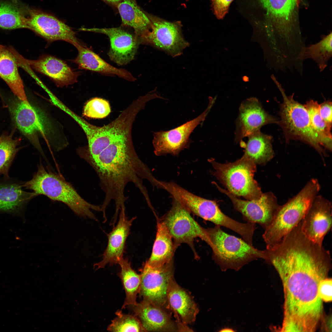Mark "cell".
Returning <instances> with one entry per match:
<instances>
[{"mask_svg": "<svg viewBox=\"0 0 332 332\" xmlns=\"http://www.w3.org/2000/svg\"><path fill=\"white\" fill-rule=\"evenodd\" d=\"M332 34L330 32L322 38L317 43L306 46L303 58L312 59L317 65L320 72L327 66L328 61L332 56Z\"/></svg>", "mask_w": 332, "mask_h": 332, "instance_id": "1f68e13d", "label": "cell"}, {"mask_svg": "<svg viewBox=\"0 0 332 332\" xmlns=\"http://www.w3.org/2000/svg\"><path fill=\"white\" fill-rule=\"evenodd\" d=\"M134 316L146 331H174L176 329L170 316L162 308L143 300L132 306Z\"/></svg>", "mask_w": 332, "mask_h": 332, "instance_id": "7402d4cb", "label": "cell"}, {"mask_svg": "<svg viewBox=\"0 0 332 332\" xmlns=\"http://www.w3.org/2000/svg\"><path fill=\"white\" fill-rule=\"evenodd\" d=\"M271 77L283 98L279 112L280 119L278 123L282 128L286 138L307 143L313 147L323 159V156L327 154L312 128L308 113L304 105L294 100L293 94L287 96L275 76L273 75Z\"/></svg>", "mask_w": 332, "mask_h": 332, "instance_id": "8992f818", "label": "cell"}, {"mask_svg": "<svg viewBox=\"0 0 332 332\" xmlns=\"http://www.w3.org/2000/svg\"><path fill=\"white\" fill-rule=\"evenodd\" d=\"M161 220L171 236L176 248L181 243H187L197 258L198 256L195 250L194 241L199 238L213 249V245L205 228L195 220L189 210L177 200L173 198L170 209Z\"/></svg>", "mask_w": 332, "mask_h": 332, "instance_id": "ba28073f", "label": "cell"}, {"mask_svg": "<svg viewBox=\"0 0 332 332\" xmlns=\"http://www.w3.org/2000/svg\"><path fill=\"white\" fill-rule=\"evenodd\" d=\"M111 111L110 106L108 101L101 98L95 97L86 103L83 114L89 118L102 119L108 116Z\"/></svg>", "mask_w": 332, "mask_h": 332, "instance_id": "e575fe53", "label": "cell"}, {"mask_svg": "<svg viewBox=\"0 0 332 332\" xmlns=\"http://www.w3.org/2000/svg\"><path fill=\"white\" fill-rule=\"evenodd\" d=\"M22 187L32 190L36 196L44 195L67 205L76 214L97 221L91 210L101 211V206L91 204L83 199L73 187L59 176L40 165L32 179L22 184Z\"/></svg>", "mask_w": 332, "mask_h": 332, "instance_id": "277c9868", "label": "cell"}, {"mask_svg": "<svg viewBox=\"0 0 332 332\" xmlns=\"http://www.w3.org/2000/svg\"><path fill=\"white\" fill-rule=\"evenodd\" d=\"M278 121L264 109L257 98L247 99L242 102L239 107L236 122L235 140L239 142L260 130L263 126L278 123Z\"/></svg>", "mask_w": 332, "mask_h": 332, "instance_id": "ac0fdd59", "label": "cell"}, {"mask_svg": "<svg viewBox=\"0 0 332 332\" xmlns=\"http://www.w3.org/2000/svg\"><path fill=\"white\" fill-rule=\"evenodd\" d=\"M125 208L120 210L118 223L108 235V243L101 261L94 265L96 269L104 268L108 264L112 265L118 264L123 258L126 239L130 227L136 217L129 220L126 216Z\"/></svg>", "mask_w": 332, "mask_h": 332, "instance_id": "ffe728a7", "label": "cell"}, {"mask_svg": "<svg viewBox=\"0 0 332 332\" xmlns=\"http://www.w3.org/2000/svg\"><path fill=\"white\" fill-rule=\"evenodd\" d=\"M7 180L0 182V213L18 214L36 196L23 191L22 184Z\"/></svg>", "mask_w": 332, "mask_h": 332, "instance_id": "d4e9b609", "label": "cell"}, {"mask_svg": "<svg viewBox=\"0 0 332 332\" xmlns=\"http://www.w3.org/2000/svg\"><path fill=\"white\" fill-rule=\"evenodd\" d=\"M118 264L121 267L119 275L125 293V298L122 309L127 306H134L137 303L136 299L137 295L140 292L141 277L140 275L137 274L132 268L127 259L123 258Z\"/></svg>", "mask_w": 332, "mask_h": 332, "instance_id": "f546056e", "label": "cell"}, {"mask_svg": "<svg viewBox=\"0 0 332 332\" xmlns=\"http://www.w3.org/2000/svg\"><path fill=\"white\" fill-rule=\"evenodd\" d=\"M156 238L151 255L147 262L150 265L158 267L173 260L176 249L172 238L164 223L158 220Z\"/></svg>", "mask_w": 332, "mask_h": 332, "instance_id": "4316f807", "label": "cell"}, {"mask_svg": "<svg viewBox=\"0 0 332 332\" xmlns=\"http://www.w3.org/2000/svg\"><path fill=\"white\" fill-rule=\"evenodd\" d=\"M78 51V55L72 62L79 68L93 71L117 75L127 80L134 81L136 78L124 69L116 68L107 63L97 54L81 43L73 45Z\"/></svg>", "mask_w": 332, "mask_h": 332, "instance_id": "603a6c76", "label": "cell"}, {"mask_svg": "<svg viewBox=\"0 0 332 332\" xmlns=\"http://www.w3.org/2000/svg\"><path fill=\"white\" fill-rule=\"evenodd\" d=\"M12 133H3L0 136V176L8 179L9 171L14 157L19 150L20 140L13 137Z\"/></svg>", "mask_w": 332, "mask_h": 332, "instance_id": "d6a6232c", "label": "cell"}, {"mask_svg": "<svg viewBox=\"0 0 332 332\" xmlns=\"http://www.w3.org/2000/svg\"><path fill=\"white\" fill-rule=\"evenodd\" d=\"M86 160L96 172L105 194L101 206L104 219H106V209L112 201L115 205L113 221H116L122 208H125L124 204L128 197L125 196L124 191L129 183H133L139 189L149 206L151 205L143 180H147L154 186L156 179L138 156L133 145L131 132L117 138L96 157Z\"/></svg>", "mask_w": 332, "mask_h": 332, "instance_id": "7a4b0ae2", "label": "cell"}, {"mask_svg": "<svg viewBox=\"0 0 332 332\" xmlns=\"http://www.w3.org/2000/svg\"><path fill=\"white\" fill-rule=\"evenodd\" d=\"M319 111L322 119L330 129L332 127V102L330 101H324L319 104Z\"/></svg>", "mask_w": 332, "mask_h": 332, "instance_id": "74e56055", "label": "cell"}, {"mask_svg": "<svg viewBox=\"0 0 332 332\" xmlns=\"http://www.w3.org/2000/svg\"><path fill=\"white\" fill-rule=\"evenodd\" d=\"M140 271L139 293L143 300L168 308L167 291L170 281L173 278V260L158 267L152 266L146 261Z\"/></svg>", "mask_w": 332, "mask_h": 332, "instance_id": "8fae6325", "label": "cell"}, {"mask_svg": "<svg viewBox=\"0 0 332 332\" xmlns=\"http://www.w3.org/2000/svg\"><path fill=\"white\" fill-rule=\"evenodd\" d=\"M320 188L318 180L312 178L296 195L280 206L262 235L266 249L279 243L302 220Z\"/></svg>", "mask_w": 332, "mask_h": 332, "instance_id": "3957f363", "label": "cell"}, {"mask_svg": "<svg viewBox=\"0 0 332 332\" xmlns=\"http://www.w3.org/2000/svg\"><path fill=\"white\" fill-rule=\"evenodd\" d=\"M20 60L36 71L49 77L57 86L62 87L77 81L79 72L73 71L64 61L49 55H43L37 60L24 58L20 54Z\"/></svg>", "mask_w": 332, "mask_h": 332, "instance_id": "d6986e66", "label": "cell"}, {"mask_svg": "<svg viewBox=\"0 0 332 332\" xmlns=\"http://www.w3.org/2000/svg\"><path fill=\"white\" fill-rule=\"evenodd\" d=\"M168 308L173 312L177 321L191 324L196 320L199 309L192 297L180 287L173 278L170 281L167 291Z\"/></svg>", "mask_w": 332, "mask_h": 332, "instance_id": "44dd1931", "label": "cell"}, {"mask_svg": "<svg viewBox=\"0 0 332 332\" xmlns=\"http://www.w3.org/2000/svg\"><path fill=\"white\" fill-rule=\"evenodd\" d=\"M233 0H211L214 12L219 19H222L228 12Z\"/></svg>", "mask_w": 332, "mask_h": 332, "instance_id": "8d00e7d4", "label": "cell"}, {"mask_svg": "<svg viewBox=\"0 0 332 332\" xmlns=\"http://www.w3.org/2000/svg\"><path fill=\"white\" fill-rule=\"evenodd\" d=\"M117 9L121 18L122 26L132 28L139 38L150 29V20L138 5L136 0H122Z\"/></svg>", "mask_w": 332, "mask_h": 332, "instance_id": "484cf974", "label": "cell"}, {"mask_svg": "<svg viewBox=\"0 0 332 332\" xmlns=\"http://www.w3.org/2000/svg\"><path fill=\"white\" fill-rule=\"evenodd\" d=\"M147 14L151 21V27L147 33L139 38L140 43L150 45L172 57L182 54L189 44L183 37L180 27Z\"/></svg>", "mask_w": 332, "mask_h": 332, "instance_id": "30bf717a", "label": "cell"}, {"mask_svg": "<svg viewBox=\"0 0 332 332\" xmlns=\"http://www.w3.org/2000/svg\"><path fill=\"white\" fill-rule=\"evenodd\" d=\"M29 9L19 0H0V28H26Z\"/></svg>", "mask_w": 332, "mask_h": 332, "instance_id": "83f0119b", "label": "cell"}, {"mask_svg": "<svg viewBox=\"0 0 332 332\" xmlns=\"http://www.w3.org/2000/svg\"><path fill=\"white\" fill-rule=\"evenodd\" d=\"M213 183L220 192L229 198L235 209L242 215L244 219L247 222L258 224L264 230L270 224L280 206L271 192L263 193L259 199L246 200L221 188L215 182Z\"/></svg>", "mask_w": 332, "mask_h": 332, "instance_id": "7c38bea8", "label": "cell"}, {"mask_svg": "<svg viewBox=\"0 0 332 332\" xmlns=\"http://www.w3.org/2000/svg\"><path fill=\"white\" fill-rule=\"evenodd\" d=\"M332 225L331 204L322 196L314 198L301 221V230L309 239L322 245L324 238Z\"/></svg>", "mask_w": 332, "mask_h": 332, "instance_id": "2e32d148", "label": "cell"}, {"mask_svg": "<svg viewBox=\"0 0 332 332\" xmlns=\"http://www.w3.org/2000/svg\"><path fill=\"white\" fill-rule=\"evenodd\" d=\"M117 10V7L119 3L122 0H101Z\"/></svg>", "mask_w": 332, "mask_h": 332, "instance_id": "ab89813d", "label": "cell"}, {"mask_svg": "<svg viewBox=\"0 0 332 332\" xmlns=\"http://www.w3.org/2000/svg\"><path fill=\"white\" fill-rule=\"evenodd\" d=\"M82 30L107 36L110 43L108 56L112 61L119 65H126L134 59L140 43L139 38L135 34H133L123 27Z\"/></svg>", "mask_w": 332, "mask_h": 332, "instance_id": "e0dca14e", "label": "cell"}, {"mask_svg": "<svg viewBox=\"0 0 332 332\" xmlns=\"http://www.w3.org/2000/svg\"><path fill=\"white\" fill-rule=\"evenodd\" d=\"M310 118L312 128L318 136L320 145L328 150H332L331 129L322 119L319 111V104L316 101L310 100L304 105Z\"/></svg>", "mask_w": 332, "mask_h": 332, "instance_id": "4dcf8cb0", "label": "cell"}, {"mask_svg": "<svg viewBox=\"0 0 332 332\" xmlns=\"http://www.w3.org/2000/svg\"><path fill=\"white\" fill-rule=\"evenodd\" d=\"M117 317L108 326L111 332H147L140 320L135 316L123 313L121 310L116 313Z\"/></svg>", "mask_w": 332, "mask_h": 332, "instance_id": "836d02e7", "label": "cell"}, {"mask_svg": "<svg viewBox=\"0 0 332 332\" xmlns=\"http://www.w3.org/2000/svg\"><path fill=\"white\" fill-rule=\"evenodd\" d=\"M215 100V98H209L207 108L196 118L168 131L154 132L152 144L156 155L160 156L169 154L176 155L182 150L188 148L191 142V134L205 120Z\"/></svg>", "mask_w": 332, "mask_h": 332, "instance_id": "9c48e42d", "label": "cell"}, {"mask_svg": "<svg viewBox=\"0 0 332 332\" xmlns=\"http://www.w3.org/2000/svg\"><path fill=\"white\" fill-rule=\"evenodd\" d=\"M219 331V332H235V331H234V330H233V329H232L231 328H223V329H221L220 331Z\"/></svg>", "mask_w": 332, "mask_h": 332, "instance_id": "60d3db41", "label": "cell"}, {"mask_svg": "<svg viewBox=\"0 0 332 332\" xmlns=\"http://www.w3.org/2000/svg\"><path fill=\"white\" fill-rule=\"evenodd\" d=\"M322 320H323L322 327L323 329L326 331H331V316L329 315L325 318L323 317Z\"/></svg>", "mask_w": 332, "mask_h": 332, "instance_id": "f35d334b", "label": "cell"}, {"mask_svg": "<svg viewBox=\"0 0 332 332\" xmlns=\"http://www.w3.org/2000/svg\"><path fill=\"white\" fill-rule=\"evenodd\" d=\"M26 28L49 42L62 40L73 45L81 43L70 27L54 16L39 10L29 8Z\"/></svg>", "mask_w": 332, "mask_h": 332, "instance_id": "9a60e30c", "label": "cell"}, {"mask_svg": "<svg viewBox=\"0 0 332 332\" xmlns=\"http://www.w3.org/2000/svg\"><path fill=\"white\" fill-rule=\"evenodd\" d=\"M318 292L319 296L323 302H331L332 298L331 278L326 277L322 280L319 284Z\"/></svg>", "mask_w": 332, "mask_h": 332, "instance_id": "d590c367", "label": "cell"}, {"mask_svg": "<svg viewBox=\"0 0 332 332\" xmlns=\"http://www.w3.org/2000/svg\"><path fill=\"white\" fill-rule=\"evenodd\" d=\"M265 251V261L277 271L283 288V319L279 331H315L323 316L318 290L331 268L329 251L307 238L300 225Z\"/></svg>", "mask_w": 332, "mask_h": 332, "instance_id": "6da1fadb", "label": "cell"}, {"mask_svg": "<svg viewBox=\"0 0 332 332\" xmlns=\"http://www.w3.org/2000/svg\"><path fill=\"white\" fill-rule=\"evenodd\" d=\"M205 229L213 246V259L223 271H238L253 261L266 259L265 250H258L243 239L228 234L219 226Z\"/></svg>", "mask_w": 332, "mask_h": 332, "instance_id": "5b68a950", "label": "cell"}, {"mask_svg": "<svg viewBox=\"0 0 332 332\" xmlns=\"http://www.w3.org/2000/svg\"><path fill=\"white\" fill-rule=\"evenodd\" d=\"M18 63L10 47L0 45V77L17 98L29 102L18 69Z\"/></svg>", "mask_w": 332, "mask_h": 332, "instance_id": "cb8c5ba5", "label": "cell"}, {"mask_svg": "<svg viewBox=\"0 0 332 332\" xmlns=\"http://www.w3.org/2000/svg\"><path fill=\"white\" fill-rule=\"evenodd\" d=\"M301 1V0H295L296 6L297 7H298Z\"/></svg>", "mask_w": 332, "mask_h": 332, "instance_id": "b9f144b4", "label": "cell"}, {"mask_svg": "<svg viewBox=\"0 0 332 332\" xmlns=\"http://www.w3.org/2000/svg\"><path fill=\"white\" fill-rule=\"evenodd\" d=\"M8 106L18 128L41 152L37 136L40 134L45 137L46 128L39 112L29 102H24L17 97L10 99Z\"/></svg>", "mask_w": 332, "mask_h": 332, "instance_id": "5bb4252c", "label": "cell"}, {"mask_svg": "<svg viewBox=\"0 0 332 332\" xmlns=\"http://www.w3.org/2000/svg\"><path fill=\"white\" fill-rule=\"evenodd\" d=\"M209 162L214 169L213 174L230 193L247 200L259 199L262 195L254 179L256 165L249 158L243 155L233 162L220 163L212 159Z\"/></svg>", "mask_w": 332, "mask_h": 332, "instance_id": "52a82bcc", "label": "cell"}, {"mask_svg": "<svg viewBox=\"0 0 332 332\" xmlns=\"http://www.w3.org/2000/svg\"><path fill=\"white\" fill-rule=\"evenodd\" d=\"M259 0L272 22L270 32L273 38L282 42L294 39L297 35L293 20L295 0Z\"/></svg>", "mask_w": 332, "mask_h": 332, "instance_id": "4fadbf2b", "label": "cell"}, {"mask_svg": "<svg viewBox=\"0 0 332 332\" xmlns=\"http://www.w3.org/2000/svg\"><path fill=\"white\" fill-rule=\"evenodd\" d=\"M248 137L243 155L250 159L256 165H265L274 157L275 153L271 136L259 130Z\"/></svg>", "mask_w": 332, "mask_h": 332, "instance_id": "f1b7e54d", "label": "cell"}]
</instances>
